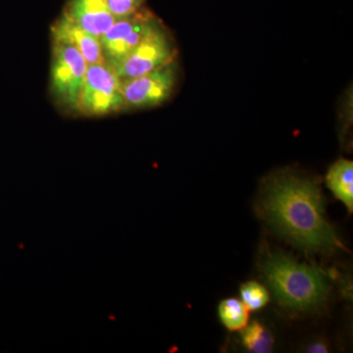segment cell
Here are the masks:
<instances>
[{
	"label": "cell",
	"mask_w": 353,
	"mask_h": 353,
	"mask_svg": "<svg viewBox=\"0 0 353 353\" xmlns=\"http://www.w3.org/2000/svg\"><path fill=\"white\" fill-rule=\"evenodd\" d=\"M263 215L297 248L308 252H333L341 248L324 217L321 192L307 179L290 173L274 176L265 187Z\"/></svg>",
	"instance_id": "cell-1"
},
{
	"label": "cell",
	"mask_w": 353,
	"mask_h": 353,
	"mask_svg": "<svg viewBox=\"0 0 353 353\" xmlns=\"http://www.w3.org/2000/svg\"><path fill=\"white\" fill-rule=\"evenodd\" d=\"M263 273L279 303L292 310H313L324 303L328 283L324 272L283 253H270Z\"/></svg>",
	"instance_id": "cell-2"
},
{
	"label": "cell",
	"mask_w": 353,
	"mask_h": 353,
	"mask_svg": "<svg viewBox=\"0 0 353 353\" xmlns=\"http://www.w3.org/2000/svg\"><path fill=\"white\" fill-rule=\"evenodd\" d=\"M88 67V62L75 48L52 43L50 94L65 112L78 113Z\"/></svg>",
	"instance_id": "cell-3"
},
{
	"label": "cell",
	"mask_w": 353,
	"mask_h": 353,
	"mask_svg": "<svg viewBox=\"0 0 353 353\" xmlns=\"http://www.w3.org/2000/svg\"><path fill=\"white\" fill-rule=\"evenodd\" d=\"M125 111L122 81L105 62L88 65L78 113L102 117Z\"/></svg>",
	"instance_id": "cell-4"
},
{
	"label": "cell",
	"mask_w": 353,
	"mask_h": 353,
	"mask_svg": "<svg viewBox=\"0 0 353 353\" xmlns=\"http://www.w3.org/2000/svg\"><path fill=\"white\" fill-rule=\"evenodd\" d=\"M175 58V44L159 21L114 70L121 81H126L162 68Z\"/></svg>",
	"instance_id": "cell-5"
},
{
	"label": "cell",
	"mask_w": 353,
	"mask_h": 353,
	"mask_svg": "<svg viewBox=\"0 0 353 353\" xmlns=\"http://www.w3.org/2000/svg\"><path fill=\"white\" fill-rule=\"evenodd\" d=\"M158 22L159 20L155 16L143 9L116 20L99 39L104 62L115 69Z\"/></svg>",
	"instance_id": "cell-6"
},
{
	"label": "cell",
	"mask_w": 353,
	"mask_h": 353,
	"mask_svg": "<svg viewBox=\"0 0 353 353\" xmlns=\"http://www.w3.org/2000/svg\"><path fill=\"white\" fill-rule=\"evenodd\" d=\"M176 61L145 75L122 81L125 111L155 108L168 101L175 90Z\"/></svg>",
	"instance_id": "cell-7"
},
{
	"label": "cell",
	"mask_w": 353,
	"mask_h": 353,
	"mask_svg": "<svg viewBox=\"0 0 353 353\" xmlns=\"http://www.w3.org/2000/svg\"><path fill=\"white\" fill-rule=\"evenodd\" d=\"M63 15L99 39L117 20L109 10L106 0H69Z\"/></svg>",
	"instance_id": "cell-8"
},
{
	"label": "cell",
	"mask_w": 353,
	"mask_h": 353,
	"mask_svg": "<svg viewBox=\"0 0 353 353\" xmlns=\"http://www.w3.org/2000/svg\"><path fill=\"white\" fill-rule=\"evenodd\" d=\"M52 43L68 44L75 48L88 65L103 63L101 41L85 32L62 14L50 29Z\"/></svg>",
	"instance_id": "cell-9"
},
{
	"label": "cell",
	"mask_w": 353,
	"mask_h": 353,
	"mask_svg": "<svg viewBox=\"0 0 353 353\" xmlns=\"http://www.w3.org/2000/svg\"><path fill=\"white\" fill-rule=\"evenodd\" d=\"M327 185L352 212L353 208V163L350 160L340 159L329 169Z\"/></svg>",
	"instance_id": "cell-10"
},
{
	"label": "cell",
	"mask_w": 353,
	"mask_h": 353,
	"mask_svg": "<svg viewBox=\"0 0 353 353\" xmlns=\"http://www.w3.org/2000/svg\"><path fill=\"white\" fill-rule=\"evenodd\" d=\"M248 309L243 301L234 299L223 301L219 305L221 321L231 331H239L245 328L248 324Z\"/></svg>",
	"instance_id": "cell-11"
},
{
	"label": "cell",
	"mask_w": 353,
	"mask_h": 353,
	"mask_svg": "<svg viewBox=\"0 0 353 353\" xmlns=\"http://www.w3.org/2000/svg\"><path fill=\"white\" fill-rule=\"evenodd\" d=\"M243 343L252 352H268L272 347V338L259 322H253L243 333Z\"/></svg>",
	"instance_id": "cell-12"
},
{
	"label": "cell",
	"mask_w": 353,
	"mask_h": 353,
	"mask_svg": "<svg viewBox=\"0 0 353 353\" xmlns=\"http://www.w3.org/2000/svg\"><path fill=\"white\" fill-rule=\"evenodd\" d=\"M241 296L243 303L250 310H259L269 301L268 292L256 282H248L241 285Z\"/></svg>",
	"instance_id": "cell-13"
},
{
	"label": "cell",
	"mask_w": 353,
	"mask_h": 353,
	"mask_svg": "<svg viewBox=\"0 0 353 353\" xmlns=\"http://www.w3.org/2000/svg\"><path fill=\"white\" fill-rule=\"evenodd\" d=\"M145 0H106L110 12L116 19L128 17L143 9Z\"/></svg>",
	"instance_id": "cell-14"
},
{
	"label": "cell",
	"mask_w": 353,
	"mask_h": 353,
	"mask_svg": "<svg viewBox=\"0 0 353 353\" xmlns=\"http://www.w3.org/2000/svg\"><path fill=\"white\" fill-rule=\"evenodd\" d=\"M310 352H326V347L324 345H316L314 347H311Z\"/></svg>",
	"instance_id": "cell-15"
}]
</instances>
